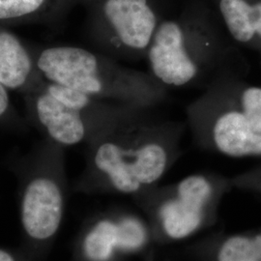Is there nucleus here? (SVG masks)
<instances>
[{
    "mask_svg": "<svg viewBox=\"0 0 261 261\" xmlns=\"http://www.w3.org/2000/svg\"><path fill=\"white\" fill-rule=\"evenodd\" d=\"M0 261H32L28 252L21 247L18 249H8L0 247Z\"/></svg>",
    "mask_w": 261,
    "mask_h": 261,
    "instance_id": "15",
    "label": "nucleus"
},
{
    "mask_svg": "<svg viewBox=\"0 0 261 261\" xmlns=\"http://www.w3.org/2000/svg\"><path fill=\"white\" fill-rule=\"evenodd\" d=\"M255 10H256V19H255V35L261 39V1L255 3Z\"/></svg>",
    "mask_w": 261,
    "mask_h": 261,
    "instance_id": "16",
    "label": "nucleus"
},
{
    "mask_svg": "<svg viewBox=\"0 0 261 261\" xmlns=\"http://www.w3.org/2000/svg\"><path fill=\"white\" fill-rule=\"evenodd\" d=\"M44 79L99 100L156 110L168 99V87L150 72L123 65L85 47L28 44Z\"/></svg>",
    "mask_w": 261,
    "mask_h": 261,
    "instance_id": "2",
    "label": "nucleus"
},
{
    "mask_svg": "<svg viewBox=\"0 0 261 261\" xmlns=\"http://www.w3.org/2000/svg\"><path fill=\"white\" fill-rule=\"evenodd\" d=\"M57 0H0V24L53 19Z\"/></svg>",
    "mask_w": 261,
    "mask_h": 261,
    "instance_id": "12",
    "label": "nucleus"
},
{
    "mask_svg": "<svg viewBox=\"0 0 261 261\" xmlns=\"http://www.w3.org/2000/svg\"><path fill=\"white\" fill-rule=\"evenodd\" d=\"M18 181L20 246L32 261H43L50 251L65 215L69 183L65 148L42 138L28 152L9 160Z\"/></svg>",
    "mask_w": 261,
    "mask_h": 261,
    "instance_id": "3",
    "label": "nucleus"
},
{
    "mask_svg": "<svg viewBox=\"0 0 261 261\" xmlns=\"http://www.w3.org/2000/svg\"><path fill=\"white\" fill-rule=\"evenodd\" d=\"M22 97L30 128L64 148L87 144L114 125L155 110L99 100L45 80Z\"/></svg>",
    "mask_w": 261,
    "mask_h": 261,
    "instance_id": "4",
    "label": "nucleus"
},
{
    "mask_svg": "<svg viewBox=\"0 0 261 261\" xmlns=\"http://www.w3.org/2000/svg\"><path fill=\"white\" fill-rule=\"evenodd\" d=\"M44 82L28 43L0 24V84L23 96Z\"/></svg>",
    "mask_w": 261,
    "mask_h": 261,
    "instance_id": "10",
    "label": "nucleus"
},
{
    "mask_svg": "<svg viewBox=\"0 0 261 261\" xmlns=\"http://www.w3.org/2000/svg\"><path fill=\"white\" fill-rule=\"evenodd\" d=\"M231 180L200 172L165 186L157 185L134 196L149 226L153 244L168 245L213 226Z\"/></svg>",
    "mask_w": 261,
    "mask_h": 261,
    "instance_id": "5",
    "label": "nucleus"
},
{
    "mask_svg": "<svg viewBox=\"0 0 261 261\" xmlns=\"http://www.w3.org/2000/svg\"><path fill=\"white\" fill-rule=\"evenodd\" d=\"M192 261H261V230L254 233H214L187 247Z\"/></svg>",
    "mask_w": 261,
    "mask_h": 261,
    "instance_id": "11",
    "label": "nucleus"
},
{
    "mask_svg": "<svg viewBox=\"0 0 261 261\" xmlns=\"http://www.w3.org/2000/svg\"><path fill=\"white\" fill-rule=\"evenodd\" d=\"M152 236L144 218L113 212L93 219L84 226L75 246V261H115L118 255L145 251Z\"/></svg>",
    "mask_w": 261,
    "mask_h": 261,
    "instance_id": "9",
    "label": "nucleus"
},
{
    "mask_svg": "<svg viewBox=\"0 0 261 261\" xmlns=\"http://www.w3.org/2000/svg\"><path fill=\"white\" fill-rule=\"evenodd\" d=\"M224 43L210 32L197 31L176 20L159 24L145 59L149 72L167 87H185L219 75Z\"/></svg>",
    "mask_w": 261,
    "mask_h": 261,
    "instance_id": "7",
    "label": "nucleus"
},
{
    "mask_svg": "<svg viewBox=\"0 0 261 261\" xmlns=\"http://www.w3.org/2000/svg\"><path fill=\"white\" fill-rule=\"evenodd\" d=\"M0 130L25 134L30 126L24 116H22L10 97V91L0 84Z\"/></svg>",
    "mask_w": 261,
    "mask_h": 261,
    "instance_id": "14",
    "label": "nucleus"
},
{
    "mask_svg": "<svg viewBox=\"0 0 261 261\" xmlns=\"http://www.w3.org/2000/svg\"><path fill=\"white\" fill-rule=\"evenodd\" d=\"M220 10L231 37L238 43H251L253 29V5L246 0H221Z\"/></svg>",
    "mask_w": 261,
    "mask_h": 261,
    "instance_id": "13",
    "label": "nucleus"
},
{
    "mask_svg": "<svg viewBox=\"0 0 261 261\" xmlns=\"http://www.w3.org/2000/svg\"><path fill=\"white\" fill-rule=\"evenodd\" d=\"M159 24L148 0H103L89 43L120 62L145 59Z\"/></svg>",
    "mask_w": 261,
    "mask_h": 261,
    "instance_id": "8",
    "label": "nucleus"
},
{
    "mask_svg": "<svg viewBox=\"0 0 261 261\" xmlns=\"http://www.w3.org/2000/svg\"><path fill=\"white\" fill-rule=\"evenodd\" d=\"M234 106L214 77L187 108V121L201 149L232 158L261 155V114Z\"/></svg>",
    "mask_w": 261,
    "mask_h": 261,
    "instance_id": "6",
    "label": "nucleus"
},
{
    "mask_svg": "<svg viewBox=\"0 0 261 261\" xmlns=\"http://www.w3.org/2000/svg\"><path fill=\"white\" fill-rule=\"evenodd\" d=\"M154 112L118 123L87 143L73 192L133 198L159 185L182 154L186 127Z\"/></svg>",
    "mask_w": 261,
    "mask_h": 261,
    "instance_id": "1",
    "label": "nucleus"
}]
</instances>
